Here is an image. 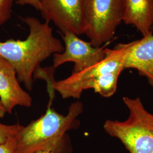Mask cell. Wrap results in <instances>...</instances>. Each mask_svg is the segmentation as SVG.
I'll return each mask as SVG.
<instances>
[{"instance_id": "cell-1", "label": "cell", "mask_w": 153, "mask_h": 153, "mask_svg": "<svg viewBox=\"0 0 153 153\" xmlns=\"http://www.w3.org/2000/svg\"><path fill=\"white\" fill-rule=\"evenodd\" d=\"M22 20L29 28L27 38L0 41V56L14 69L18 81L31 90L33 76L40 68V63L52 55L62 52L64 46L54 36L49 22L42 23L33 16Z\"/></svg>"}, {"instance_id": "cell-2", "label": "cell", "mask_w": 153, "mask_h": 153, "mask_svg": "<svg viewBox=\"0 0 153 153\" xmlns=\"http://www.w3.org/2000/svg\"><path fill=\"white\" fill-rule=\"evenodd\" d=\"M83 110L81 102L71 105L68 114L62 115L49 105L45 113L26 126L16 136L17 153L49 151L52 153H71L70 140L66 132L79 125L76 119Z\"/></svg>"}, {"instance_id": "cell-3", "label": "cell", "mask_w": 153, "mask_h": 153, "mask_svg": "<svg viewBox=\"0 0 153 153\" xmlns=\"http://www.w3.org/2000/svg\"><path fill=\"white\" fill-rule=\"evenodd\" d=\"M129 109L128 118L124 121L107 120L104 131L118 138L130 153H153V114L148 111L141 98L124 97Z\"/></svg>"}, {"instance_id": "cell-4", "label": "cell", "mask_w": 153, "mask_h": 153, "mask_svg": "<svg viewBox=\"0 0 153 153\" xmlns=\"http://www.w3.org/2000/svg\"><path fill=\"white\" fill-rule=\"evenodd\" d=\"M85 34L95 47L114 38L117 27L123 22V0H85Z\"/></svg>"}, {"instance_id": "cell-5", "label": "cell", "mask_w": 153, "mask_h": 153, "mask_svg": "<svg viewBox=\"0 0 153 153\" xmlns=\"http://www.w3.org/2000/svg\"><path fill=\"white\" fill-rule=\"evenodd\" d=\"M107 55L104 59L87 69L63 80L53 81L50 90H56L64 99L80 98L82 86L93 78L113 71L124 70L123 68V51L120 44L114 49L106 48Z\"/></svg>"}, {"instance_id": "cell-6", "label": "cell", "mask_w": 153, "mask_h": 153, "mask_svg": "<svg viewBox=\"0 0 153 153\" xmlns=\"http://www.w3.org/2000/svg\"><path fill=\"white\" fill-rule=\"evenodd\" d=\"M85 0H40L39 10L45 22L52 21L62 33L85 34Z\"/></svg>"}, {"instance_id": "cell-7", "label": "cell", "mask_w": 153, "mask_h": 153, "mask_svg": "<svg viewBox=\"0 0 153 153\" xmlns=\"http://www.w3.org/2000/svg\"><path fill=\"white\" fill-rule=\"evenodd\" d=\"M62 38L65 45L64 51L53 55L52 67L55 69L65 62H73L74 65L72 74H76L97 64L107 55L104 47H95L74 33H62Z\"/></svg>"}, {"instance_id": "cell-8", "label": "cell", "mask_w": 153, "mask_h": 153, "mask_svg": "<svg viewBox=\"0 0 153 153\" xmlns=\"http://www.w3.org/2000/svg\"><path fill=\"white\" fill-rule=\"evenodd\" d=\"M123 51V68L136 69L146 77L153 88V35L150 33L140 40L120 44Z\"/></svg>"}, {"instance_id": "cell-9", "label": "cell", "mask_w": 153, "mask_h": 153, "mask_svg": "<svg viewBox=\"0 0 153 153\" xmlns=\"http://www.w3.org/2000/svg\"><path fill=\"white\" fill-rule=\"evenodd\" d=\"M0 100L6 112L11 114L17 105L31 107L33 99L22 88L14 69L0 56Z\"/></svg>"}, {"instance_id": "cell-10", "label": "cell", "mask_w": 153, "mask_h": 153, "mask_svg": "<svg viewBox=\"0 0 153 153\" xmlns=\"http://www.w3.org/2000/svg\"><path fill=\"white\" fill-rule=\"evenodd\" d=\"M123 22L136 28L143 36L152 33L153 0H123Z\"/></svg>"}, {"instance_id": "cell-11", "label": "cell", "mask_w": 153, "mask_h": 153, "mask_svg": "<svg viewBox=\"0 0 153 153\" xmlns=\"http://www.w3.org/2000/svg\"><path fill=\"white\" fill-rule=\"evenodd\" d=\"M121 72L120 71H113L93 78L83 84L82 91L93 88L102 97H110L116 91L119 76Z\"/></svg>"}, {"instance_id": "cell-12", "label": "cell", "mask_w": 153, "mask_h": 153, "mask_svg": "<svg viewBox=\"0 0 153 153\" xmlns=\"http://www.w3.org/2000/svg\"><path fill=\"white\" fill-rule=\"evenodd\" d=\"M22 126L19 124L5 125L0 123V143L7 142L16 136Z\"/></svg>"}, {"instance_id": "cell-13", "label": "cell", "mask_w": 153, "mask_h": 153, "mask_svg": "<svg viewBox=\"0 0 153 153\" xmlns=\"http://www.w3.org/2000/svg\"><path fill=\"white\" fill-rule=\"evenodd\" d=\"M13 2L14 0H0V26L10 18Z\"/></svg>"}, {"instance_id": "cell-14", "label": "cell", "mask_w": 153, "mask_h": 153, "mask_svg": "<svg viewBox=\"0 0 153 153\" xmlns=\"http://www.w3.org/2000/svg\"><path fill=\"white\" fill-rule=\"evenodd\" d=\"M0 153H17L16 136L7 142L0 143Z\"/></svg>"}, {"instance_id": "cell-15", "label": "cell", "mask_w": 153, "mask_h": 153, "mask_svg": "<svg viewBox=\"0 0 153 153\" xmlns=\"http://www.w3.org/2000/svg\"><path fill=\"white\" fill-rule=\"evenodd\" d=\"M40 0H17L16 4L19 5H29L34 7L36 10H39Z\"/></svg>"}, {"instance_id": "cell-16", "label": "cell", "mask_w": 153, "mask_h": 153, "mask_svg": "<svg viewBox=\"0 0 153 153\" xmlns=\"http://www.w3.org/2000/svg\"><path fill=\"white\" fill-rule=\"evenodd\" d=\"M6 113L5 108L0 100V118H2Z\"/></svg>"}, {"instance_id": "cell-17", "label": "cell", "mask_w": 153, "mask_h": 153, "mask_svg": "<svg viewBox=\"0 0 153 153\" xmlns=\"http://www.w3.org/2000/svg\"><path fill=\"white\" fill-rule=\"evenodd\" d=\"M52 153L51 152L49 151H39V152H36L35 153Z\"/></svg>"}, {"instance_id": "cell-18", "label": "cell", "mask_w": 153, "mask_h": 153, "mask_svg": "<svg viewBox=\"0 0 153 153\" xmlns=\"http://www.w3.org/2000/svg\"><path fill=\"white\" fill-rule=\"evenodd\" d=\"M152 32H153V28H152Z\"/></svg>"}]
</instances>
